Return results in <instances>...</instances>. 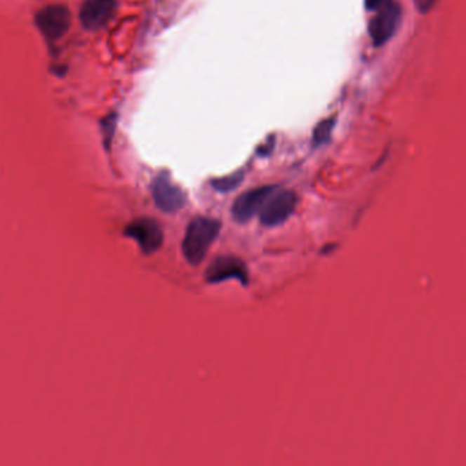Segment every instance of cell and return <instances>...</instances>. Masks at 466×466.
Returning <instances> with one entry per match:
<instances>
[{"label":"cell","instance_id":"obj_13","mask_svg":"<svg viewBox=\"0 0 466 466\" xmlns=\"http://www.w3.org/2000/svg\"><path fill=\"white\" fill-rule=\"evenodd\" d=\"M382 1H383V0H364V3H366V8H367L368 11H376V10L379 8V6L382 4Z\"/></svg>","mask_w":466,"mask_h":466},{"label":"cell","instance_id":"obj_11","mask_svg":"<svg viewBox=\"0 0 466 466\" xmlns=\"http://www.w3.org/2000/svg\"><path fill=\"white\" fill-rule=\"evenodd\" d=\"M334 124H335L334 117H328L318 123V126L314 128V134H312V145L315 147L324 146L330 140Z\"/></svg>","mask_w":466,"mask_h":466},{"label":"cell","instance_id":"obj_4","mask_svg":"<svg viewBox=\"0 0 466 466\" xmlns=\"http://www.w3.org/2000/svg\"><path fill=\"white\" fill-rule=\"evenodd\" d=\"M154 204L163 213H178L186 206L187 194L182 187L173 183L169 172H160L152 183Z\"/></svg>","mask_w":466,"mask_h":466},{"label":"cell","instance_id":"obj_12","mask_svg":"<svg viewBox=\"0 0 466 466\" xmlns=\"http://www.w3.org/2000/svg\"><path fill=\"white\" fill-rule=\"evenodd\" d=\"M438 3V0H415V4L421 14H427L432 10V7Z\"/></svg>","mask_w":466,"mask_h":466},{"label":"cell","instance_id":"obj_1","mask_svg":"<svg viewBox=\"0 0 466 466\" xmlns=\"http://www.w3.org/2000/svg\"><path fill=\"white\" fill-rule=\"evenodd\" d=\"M221 231V222L215 218L198 215L188 225L182 243V253L191 266L201 265Z\"/></svg>","mask_w":466,"mask_h":466},{"label":"cell","instance_id":"obj_10","mask_svg":"<svg viewBox=\"0 0 466 466\" xmlns=\"http://www.w3.org/2000/svg\"><path fill=\"white\" fill-rule=\"evenodd\" d=\"M244 180V172L243 171H236L228 176H222V178H217L211 180V187L217 191V192H231L233 189H236L237 187L240 186Z\"/></svg>","mask_w":466,"mask_h":466},{"label":"cell","instance_id":"obj_5","mask_svg":"<svg viewBox=\"0 0 466 466\" xmlns=\"http://www.w3.org/2000/svg\"><path fill=\"white\" fill-rule=\"evenodd\" d=\"M124 234L138 243L143 255H153L163 247V228L157 220L150 217H140L131 221L126 227Z\"/></svg>","mask_w":466,"mask_h":466},{"label":"cell","instance_id":"obj_8","mask_svg":"<svg viewBox=\"0 0 466 466\" xmlns=\"http://www.w3.org/2000/svg\"><path fill=\"white\" fill-rule=\"evenodd\" d=\"M36 25L48 40H59L70 29V10L62 4L47 6L36 15Z\"/></svg>","mask_w":466,"mask_h":466},{"label":"cell","instance_id":"obj_9","mask_svg":"<svg viewBox=\"0 0 466 466\" xmlns=\"http://www.w3.org/2000/svg\"><path fill=\"white\" fill-rule=\"evenodd\" d=\"M115 8V0H86L79 11L81 24L86 30H100L111 21Z\"/></svg>","mask_w":466,"mask_h":466},{"label":"cell","instance_id":"obj_6","mask_svg":"<svg viewBox=\"0 0 466 466\" xmlns=\"http://www.w3.org/2000/svg\"><path fill=\"white\" fill-rule=\"evenodd\" d=\"M277 189L276 186H262L251 188L239 195L232 205L233 220L239 224H246L260 213L270 195Z\"/></svg>","mask_w":466,"mask_h":466},{"label":"cell","instance_id":"obj_3","mask_svg":"<svg viewBox=\"0 0 466 466\" xmlns=\"http://www.w3.org/2000/svg\"><path fill=\"white\" fill-rule=\"evenodd\" d=\"M298 202L299 198L295 191L277 188L259 213L260 224L266 228H274L284 224L298 208Z\"/></svg>","mask_w":466,"mask_h":466},{"label":"cell","instance_id":"obj_2","mask_svg":"<svg viewBox=\"0 0 466 466\" xmlns=\"http://www.w3.org/2000/svg\"><path fill=\"white\" fill-rule=\"evenodd\" d=\"M401 17H402V10L398 1L396 0L382 1L368 26L373 46L380 47L386 44L396 34L401 24Z\"/></svg>","mask_w":466,"mask_h":466},{"label":"cell","instance_id":"obj_7","mask_svg":"<svg viewBox=\"0 0 466 466\" xmlns=\"http://www.w3.org/2000/svg\"><path fill=\"white\" fill-rule=\"evenodd\" d=\"M205 279L209 284H220L225 281H239L241 285H248V270L246 263L240 258L233 255H221L211 260Z\"/></svg>","mask_w":466,"mask_h":466}]
</instances>
